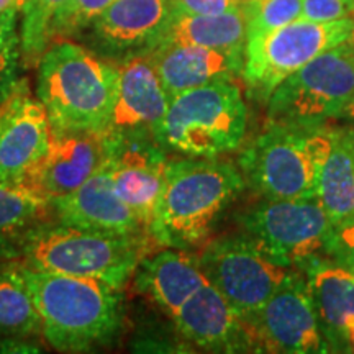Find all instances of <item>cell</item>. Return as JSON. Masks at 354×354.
I'll list each match as a JSON object with an SVG mask.
<instances>
[{
  "instance_id": "5",
  "label": "cell",
  "mask_w": 354,
  "mask_h": 354,
  "mask_svg": "<svg viewBox=\"0 0 354 354\" xmlns=\"http://www.w3.org/2000/svg\"><path fill=\"white\" fill-rule=\"evenodd\" d=\"M149 241L148 233H105L53 221L30 238L21 256L35 271L99 279L123 290L148 254Z\"/></svg>"
},
{
  "instance_id": "15",
  "label": "cell",
  "mask_w": 354,
  "mask_h": 354,
  "mask_svg": "<svg viewBox=\"0 0 354 354\" xmlns=\"http://www.w3.org/2000/svg\"><path fill=\"white\" fill-rule=\"evenodd\" d=\"M105 161L107 131H51L48 151L21 184L53 201L81 187Z\"/></svg>"
},
{
  "instance_id": "18",
  "label": "cell",
  "mask_w": 354,
  "mask_h": 354,
  "mask_svg": "<svg viewBox=\"0 0 354 354\" xmlns=\"http://www.w3.org/2000/svg\"><path fill=\"white\" fill-rule=\"evenodd\" d=\"M243 51L194 44H162L148 53L169 100L190 88L241 76Z\"/></svg>"
},
{
  "instance_id": "35",
  "label": "cell",
  "mask_w": 354,
  "mask_h": 354,
  "mask_svg": "<svg viewBox=\"0 0 354 354\" xmlns=\"http://www.w3.org/2000/svg\"><path fill=\"white\" fill-rule=\"evenodd\" d=\"M343 117H346L348 120H351L354 123V97L351 100H349V104L346 105V109L343 110Z\"/></svg>"
},
{
  "instance_id": "28",
  "label": "cell",
  "mask_w": 354,
  "mask_h": 354,
  "mask_svg": "<svg viewBox=\"0 0 354 354\" xmlns=\"http://www.w3.org/2000/svg\"><path fill=\"white\" fill-rule=\"evenodd\" d=\"M304 0H245L246 38L258 37L289 25L302 17Z\"/></svg>"
},
{
  "instance_id": "7",
  "label": "cell",
  "mask_w": 354,
  "mask_h": 354,
  "mask_svg": "<svg viewBox=\"0 0 354 354\" xmlns=\"http://www.w3.org/2000/svg\"><path fill=\"white\" fill-rule=\"evenodd\" d=\"M354 97V46L336 44L284 79L268 100L272 123L320 127L342 117Z\"/></svg>"
},
{
  "instance_id": "27",
  "label": "cell",
  "mask_w": 354,
  "mask_h": 354,
  "mask_svg": "<svg viewBox=\"0 0 354 354\" xmlns=\"http://www.w3.org/2000/svg\"><path fill=\"white\" fill-rule=\"evenodd\" d=\"M21 66L20 8H7L0 12V105L24 79Z\"/></svg>"
},
{
  "instance_id": "33",
  "label": "cell",
  "mask_w": 354,
  "mask_h": 354,
  "mask_svg": "<svg viewBox=\"0 0 354 354\" xmlns=\"http://www.w3.org/2000/svg\"><path fill=\"white\" fill-rule=\"evenodd\" d=\"M343 335H344V342H346L354 351V318L346 323Z\"/></svg>"
},
{
  "instance_id": "31",
  "label": "cell",
  "mask_w": 354,
  "mask_h": 354,
  "mask_svg": "<svg viewBox=\"0 0 354 354\" xmlns=\"http://www.w3.org/2000/svg\"><path fill=\"white\" fill-rule=\"evenodd\" d=\"M326 253L333 256L339 266L354 272V218L335 225L326 245Z\"/></svg>"
},
{
  "instance_id": "13",
  "label": "cell",
  "mask_w": 354,
  "mask_h": 354,
  "mask_svg": "<svg viewBox=\"0 0 354 354\" xmlns=\"http://www.w3.org/2000/svg\"><path fill=\"white\" fill-rule=\"evenodd\" d=\"M172 15L171 0H113L79 39L97 56L117 64L151 53Z\"/></svg>"
},
{
  "instance_id": "3",
  "label": "cell",
  "mask_w": 354,
  "mask_h": 354,
  "mask_svg": "<svg viewBox=\"0 0 354 354\" xmlns=\"http://www.w3.org/2000/svg\"><path fill=\"white\" fill-rule=\"evenodd\" d=\"M117 92V64L73 39L53 43L38 63L37 97L53 133L107 131Z\"/></svg>"
},
{
  "instance_id": "29",
  "label": "cell",
  "mask_w": 354,
  "mask_h": 354,
  "mask_svg": "<svg viewBox=\"0 0 354 354\" xmlns=\"http://www.w3.org/2000/svg\"><path fill=\"white\" fill-rule=\"evenodd\" d=\"M113 0H66L51 21V44L77 39Z\"/></svg>"
},
{
  "instance_id": "9",
  "label": "cell",
  "mask_w": 354,
  "mask_h": 354,
  "mask_svg": "<svg viewBox=\"0 0 354 354\" xmlns=\"http://www.w3.org/2000/svg\"><path fill=\"white\" fill-rule=\"evenodd\" d=\"M245 234L282 268L308 266L326 251L333 225L320 198L268 201L240 216Z\"/></svg>"
},
{
  "instance_id": "21",
  "label": "cell",
  "mask_w": 354,
  "mask_h": 354,
  "mask_svg": "<svg viewBox=\"0 0 354 354\" xmlns=\"http://www.w3.org/2000/svg\"><path fill=\"white\" fill-rule=\"evenodd\" d=\"M41 320L26 281L25 264L0 263V351H38Z\"/></svg>"
},
{
  "instance_id": "30",
  "label": "cell",
  "mask_w": 354,
  "mask_h": 354,
  "mask_svg": "<svg viewBox=\"0 0 354 354\" xmlns=\"http://www.w3.org/2000/svg\"><path fill=\"white\" fill-rule=\"evenodd\" d=\"M354 17V0H304L302 17L310 21H336Z\"/></svg>"
},
{
  "instance_id": "24",
  "label": "cell",
  "mask_w": 354,
  "mask_h": 354,
  "mask_svg": "<svg viewBox=\"0 0 354 354\" xmlns=\"http://www.w3.org/2000/svg\"><path fill=\"white\" fill-rule=\"evenodd\" d=\"M318 198L333 227L354 218V128H331V149L322 167Z\"/></svg>"
},
{
  "instance_id": "12",
  "label": "cell",
  "mask_w": 354,
  "mask_h": 354,
  "mask_svg": "<svg viewBox=\"0 0 354 354\" xmlns=\"http://www.w3.org/2000/svg\"><path fill=\"white\" fill-rule=\"evenodd\" d=\"M246 322L253 331L258 351L290 354L325 351L307 279L299 272L289 271L268 302Z\"/></svg>"
},
{
  "instance_id": "16",
  "label": "cell",
  "mask_w": 354,
  "mask_h": 354,
  "mask_svg": "<svg viewBox=\"0 0 354 354\" xmlns=\"http://www.w3.org/2000/svg\"><path fill=\"white\" fill-rule=\"evenodd\" d=\"M172 320L185 342L205 351H258L248 322L209 282L185 300Z\"/></svg>"
},
{
  "instance_id": "22",
  "label": "cell",
  "mask_w": 354,
  "mask_h": 354,
  "mask_svg": "<svg viewBox=\"0 0 354 354\" xmlns=\"http://www.w3.org/2000/svg\"><path fill=\"white\" fill-rule=\"evenodd\" d=\"M53 221L51 201L28 185L0 183V261L21 256L30 238Z\"/></svg>"
},
{
  "instance_id": "10",
  "label": "cell",
  "mask_w": 354,
  "mask_h": 354,
  "mask_svg": "<svg viewBox=\"0 0 354 354\" xmlns=\"http://www.w3.org/2000/svg\"><path fill=\"white\" fill-rule=\"evenodd\" d=\"M207 282L233 305L240 315H254L287 277V268L261 253L248 234H227L207 241L197 256Z\"/></svg>"
},
{
  "instance_id": "6",
  "label": "cell",
  "mask_w": 354,
  "mask_h": 354,
  "mask_svg": "<svg viewBox=\"0 0 354 354\" xmlns=\"http://www.w3.org/2000/svg\"><path fill=\"white\" fill-rule=\"evenodd\" d=\"M331 128L272 123L243 149L241 174L268 201L318 197Z\"/></svg>"
},
{
  "instance_id": "25",
  "label": "cell",
  "mask_w": 354,
  "mask_h": 354,
  "mask_svg": "<svg viewBox=\"0 0 354 354\" xmlns=\"http://www.w3.org/2000/svg\"><path fill=\"white\" fill-rule=\"evenodd\" d=\"M246 19L243 6L220 15H184L174 13L158 46L194 44L214 50H245ZM156 46V48H158Z\"/></svg>"
},
{
  "instance_id": "4",
  "label": "cell",
  "mask_w": 354,
  "mask_h": 354,
  "mask_svg": "<svg viewBox=\"0 0 354 354\" xmlns=\"http://www.w3.org/2000/svg\"><path fill=\"white\" fill-rule=\"evenodd\" d=\"M248 109L234 79H218L172 97L153 136L166 151L218 158L243 143Z\"/></svg>"
},
{
  "instance_id": "11",
  "label": "cell",
  "mask_w": 354,
  "mask_h": 354,
  "mask_svg": "<svg viewBox=\"0 0 354 354\" xmlns=\"http://www.w3.org/2000/svg\"><path fill=\"white\" fill-rule=\"evenodd\" d=\"M166 149L148 130H107V161L117 196L148 230L165 185Z\"/></svg>"
},
{
  "instance_id": "26",
  "label": "cell",
  "mask_w": 354,
  "mask_h": 354,
  "mask_svg": "<svg viewBox=\"0 0 354 354\" xmlns=\"http://www.w3.org/2000/svg\"><path fill=\"white\" fill-rule=\"evenodd\" d=\"M66 0H25L20 7L21 63L38 68L44 51L51 46V21Z\"/></svg>"
},
{
  "instance_id": "1",
  "label": "cell",
  "mask_w": 354,
  "mask_h": 354,
  "mask_svg": "<svg viewBox=\"0 0 354 354\" xmlns=\"http://www.w3.org/2000/svg\"><path fill=\"white\" fill-rule=\"evenodd\" d=\"M245 187V177L218 158L167 159L165 185L149 236L159 246L196 250L209 241L216 221Z\"/></svg>"
},
{
  "instance_id": "32",
  "label": "cell",
  "mask_w": 354,
  "mask_h": 354,
  "mask_svg": "<svg viewBox=\"0 0 354 354\" xmlns=\"http://www.w3.org/2000/svg\"><path fill=\"white\" fill-rule=\"evenodd\" d=\"M174 13L184 15H220L236 10L245 0H171Z\"/></svg>"
},
{
  "instance_id": "8",
  "label": "cell",
  "mask_w": 354,
  "mask_h": 354,
  "mask_svg": "<svg viewBox=\"0 0 354 354\" xmlns=\"http://www.w3.org/2000/svg\"><path fill=\"white\" fill-rule=\"evenodd\" d=\"M351 28L353 19L336 21L299 19L269 33L246 38L241 77L248 94L268 102L284 79L318 55L346 41Z\"/></svg>"
},
{
  "instance_id": "23",
  "label": "cell",
  "mask_w": 354,
  "mask_h": 354,
  "mask_svg": "<svg viewBox=\"0 0 354 354\" xmlns=\"http://www.w3.org/2000/svg\"><path fill=\"white\" fill-rule=\"evenodd\" d=\"M307 287L323 338L338 346L344 326L354 318V272L339 264L313 261L307 266Z\"/></svg>"
},
{
  "instance_id": "34",
  "label": "cell",
  "mask_w": 354,
  "mask_h": 354,
  "mask_svg": "<svg viewBox=\"0 0 354 354\" xmlns=\"http://www.w3.org/2000/svg\"><path fill=\"white\" fill-rule=\"evenodd\" d=\"M25 0H0V12L7 8H20Z\"/></svg>"
},
{
  "instance_id": "2",
  "label": "cell",
  "mask_w": 354,
  "mask_h": 354,
  "mask_svg": "<svg viewBox=\"0 0 354 354\" xmlns=\"http://www.w3.org/2000/svg\"><path fill=\"white\" fill-rule=\"evenodd\" d=\"M26 281L41 320L43 339L61 353H88L110 346L123 326V295L92 277L35 271Z\"/></svg>"
},
{
  "instance_id": "19",
  "label": "cell",
  "mask_w": 354,
  "mask_h": 354,
  "mask_svg": "<svg viewBox=\"0 0 354 354\" xmlns=\"http://www.w3.org/2000/svg\"><path fill=\"white\" fill-rule=\"evenodd\" d=\"M167 107L169 97L148 56L117 63V92L110 130L153 131Z\"/></svg>"
},
{
  "instance_id": "14",
  "label": "cell",
  "mask_w": 354,
  "mask_h": 354,
  "mask_svg": "<svg viewBox=\"0 0 354 354\" xmlns=\"http://www.w3.org/2000/svg\"><path fill=\"white\" fill-rule=\"evenodd\" d=\"M51 125L24 77L0 105V183L21 184L48 151Z\"/></svg>"
},
{
  "instance_id": "36",
  "label": "cell",
  "mask_w": 354,
  "mask_h": 354,
  "mask_svg": "<svg viewBox=\"0 0 354 354\" xmlns=\"http://www.w3.org/2000/svg\"><path fill=\"white\" fill-rule=\"evenodd\" d=\"M348 43L353 44V46H354V17H353V28H351V33H349V37H348Z\"/></svg>"
},
{
  "instance_id": "17",
  "label": "cell",
  "mask_w": 354,
  "mask_h": 354,
  "mask_svg": "<svg viewBox=\"0 0 354 354\" xmlns=\"http://www.w3.org/2000/svg\"><path fill=\"white\" fill-rule=\"evenodd\" d=\"M51 205L56 223L68 227L120 234L148 233L138 215L117 196L105 165L74 192L53 198Z\"/></svg>"
},
{
  "instance_id": "20",
  "label": "cell",
  "mask_w": 354,
  "mask_h": 354,
  "mask_svg": "<svg viewBox=\"0 0 354 354\" xmlns=\"http://www.w3.org/2000/svg\"><path fill=\"white\" fill-rule=\"evenodd\" d=\"M135 289L169 317L207 284L198 261L185 250L166 248L145 254L133 272Z\"/></svg>"
}]
</instances>
